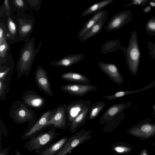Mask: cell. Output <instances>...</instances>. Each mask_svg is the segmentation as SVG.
Masks as SVG:
<instances>
[{
  "label": "cell",
  "mask_w": 155,
  "mask_h": 155,
  "mask_svg": "<svg viewBox=\"0 0 155 155\" xmlns=\"http://www.w3.org/2000/svg\"><path fill=\"white\" fill-rule=\"evenodd\" d=\"M25 42L20 50L19 58L16 66L18 79L23 75H25L26 77L29 75L35 58L41 49L42 44V42L40 41L38 47L35 48L33 37Z\"/></svg>",
  "instance_id": "6da1fadb"
},
{
  "label": "cell",
  "mask_w": 155,
  "mask_h": 155,
  "mask_svg": "<svg viewBox=\"0 0 155 155\" xmlns=\"http://www.w3.org/2000/svg\"><path fill=\"white\" fill-rule=\"evenodd\" d=\"M9 114L10 118L16 124H23L28 122V128L31 126L37 119L35 111L22 101L19 100L12 104Z\"/></svg>",
  "instance_id": "7a4b0ae2"
},
{
  "label": "cell",
  "mask_w": 155,
  "mask_h": 155,
  "mask_svg": "<svg viewBox=\"0 0 155 155\" xmlns=\"http://www.w3.org/2000/svg\"><path fill=\"white\" fill-rule=\"evenodd\" d=\"M56 129L51 126L49 130L40 132L30 138L24 147L30 152L34 151L38 153L51 144L59 134L55 131Z\"/></svg>",
  "instance_id": "3957f363"
},
{
  "label": "cell",
  "mask_w": 155,
  "mask_h": 155,
  "mask_svg": "<svg viewBox=\"0 0 155 155\" xmlns=\"http://www.w3.org/2000/svg\"><path fill=\"white\" fill-rule=\"evenodd\" d=\"M124 51L129 70L133 75L137 74L138 71L140 56L136 31L132 32L127 47L124 48Z\"/></svg>",
  "instance_id": "277c9868"
},
{
  "label": "cell",
  "mask_w": 155,
  "mask_h": 155,
  "mask_svg": "<svg viewBox=\"0 0 155 155\" xmlns=\"http://www.w3.org/2000/svg\"><path fill=\"white\" fill-rule=\"evenodd\" d=\"M17 27V33L15 43L18 41H25L29 39L34 28V17L24 14H18L12 17Z\"/></svg>",
  "instance_id": "5b68a950"
},
{
  "label": "cell",
  "mask_w": 155,
  "mask_h": 155,
  "mask_svg": "<svg viewBox=\"0 0 155 155\" xmlns=\"http://www.w3.org/2000/svg\"><path fill=\"white\" fill-rule=\"evenodd\" d=\"M91 130H82L68 138L60 151L55 155H66L73 149L92 138Z\"/></svg>",
  "instance_id": "8992f818"
},
{
  "label": "cell",
  "mask_w": 155,
  "mask_h": 155,
  "mask_svg": "<svg viewBox=\"0 0 155 155\" xmlns=\"http://www.w3.org/2000/svg\"><path fill=\"white\" fill-rule=\"evenodd\" d=\"M55 108L48 110L43 113L36 122L30 127L25 129L21 136L23 140L29 139L34 135L48 127H45V125L54 113Z\"/></svg>",
  "instance_id": "52a82bcc"
},
{
  "label": "cell",
  "mask_w": 155,
  "mask_h": 155,
  "mask_svg": "<svg viewBox=\"0 0 155 155\" xmlns=\"http://www.w3.org/2000/svg\"><path fill=\"white\" fill-rule=\"evenodd\" d=\"M55 111L45 127L52 126L56 129L66 130L69 126L67 105H60L55 108Z\"/></svg>",
  "instance_id": "ba28073f"
},
{
  "label": "cell",
  "mask_w": 155,
  "mask_h": 155,
  "mask_svg": "<svg viewBox=\"0 0 155 155\" xmlns=\"http://www.w3.org/2000/svg\"><path fill=\"white\" fill-rule=\"evenodd\" d=\"M131 18L132 13L130 11L119 12L112 17L104 28L107 32L118 30L129 23Z\"/></svg>",
  "instance_id": "9c48e42d"
},
{
  "label": "cell",
  "mask_w": 155,
  "mask_h": 155,
  "mask_svg": "<svg viewBox=\"0 0 155 155\" xmlns=\"http://www.w3.org/2000/svg\"><path fill=\"white\" fill-rule=\"evenodd\" d=\"M35 79L37 86L41 91L49 96H53L47 72L41 65H38L36 69Z\"/></svg>",
  "instance_id": "30bf717a"
},
{
  "label": "cell",
  "mask_w": 155,
  "mask_h": 155,
  "mask_svg": "<svg viewBox=\"0 0 155 155\" xmlns=\"http://www.w3.org/2000/svg\"><path fill=\"white\" fill-rule=\"evenodd\" d=\"M22 102L29 107L40 110L45 105V99L33 90L26 91L22 95Z\"/></svg>",
  "instance_id": "8fae6325"
},
{
  "label": "cell",
  "mask_w": 155,
  "mask_h": 155,
  "mask_svg": "<svg viewBox=\"0 0 155 155\" xmlns=\"http://www.w3.org/2000/svg\"><path fill=\"white\" fill-rule=\"evenodd\" d=\"M97 87L91 84H70L63 85L61 90L70 95L82 97L96 90Z\"/></svg>",
  "instance_id": "7c38bea8"
},
{
  "label": "cell",
  "mask_w": 155,
  "mask_h": 155,
  "mask_svg": "<svg viewBox=\"0 0 155 155\" xmlns=\"http://www.w3.org/2000/svg\"><path fill=\"white\" fill-rule=\"evenodd\" d=\"M91 101L90 100L80 99L73 101L67 105L69 126L77 116L87 108L90 107Z\"/></svg>",
  "instance_id": "4fadbf2b"
},
{
  "label": "cell",
  "mask_w": 155,
  "mask_h": 155,
  "mask_svg": "<svg viewBox=\"0 0 155 155\" xmlns=\"http://www.w3.org/2000/svg\"><path fill=\"white\" fill-rule=\"evenodd\" d=\"M98 66L102 71L113 82L119 85H122L124 80L120 73L117 65L114 63L98 62Z\"/></svg>",
  "instance_id": "5bb4252c"
},
{
  "label": "cell",
  "mask_w": 155,
  "mask_h": 155,
  "mask_svg": "<svg viewBox=\"0 0 155 155\" xmlns=\"http://www.w3.org/2000/svg\"><path fill=\"white\" fill-rule=\"evenodd\" d=\"M127 133L142 139H146L155 135V124H144L133 127L127 131Z\"/></svg>",
  "instance_id": "9a60e30c"
},
{
  "label": "cell",
  "mask_w": 155,
  "mask_h": 155,
  "mask_svg": "<svg viewBox=\"0 0 155 155\" xmlns=\"http://www.w3.org/2000/svg\"><path fill=\"white\" fill-rule=\"evenodd\" d=\"M131 105V103L127 101L125 103L115 104L109 107L104 112L100 119L101 125L105 124L108 120L113 118L128 108Z\"/></svg>",
  "instance_id": "2e32d148"
},
{
  "label": "cell",
  "mask_w": 155,
  "mask_h": 155,
  "mask_svg": "<svg viewBox=\"0 0 155 155\" xmlns=\"http://www.w3.org/2000/svg\"><path fill=\"white\" fill-rule=\"evenodd\" d=\"M107 13H108L107 10L102 9L94 14L84 23L79 31L78 35V39L80 40L94 25Z\"/></svg>",
  "instance_id": "e0dca14e"
},
{
  "label": "cell",
  "mask_w": 155,
  "mask_h": 155,
  "mask_svg": "<svg viewBox=\"0 0 155 155\" xmlns=\"http://www.w3.org/2000/svg\"><path fill=\"white\" fill-rule=\"evenodd\" d=\"M85 58L82 54H74L66 56L58 60H54L50 63L52 66L69 67L78 63Z\"/></svg>",
  "instance_id": "ac0fdd59"
},
{
  "label": "cell",
  "mask_w": 155,
  "mask_h": 155,
  "mask_svg": "<svg viewBox=\"0 0 155 155\" xmlns=\"http://www.w3.org/2000/svg\"><path fill=\"white\" fill-rule=\"evenodd\" d=\"M14 66V61L10 52L7 57L6 61L0 64V80H10Z\"/></svg>",
  "instance_id": "d6986e66"
},
{
  "label": "cell",
  "mask_w": 155,
  "mask_h": 155,
  "mask_svg": "<svg viewBox=\"0 0 155 155\" xmlns=\"http://www.w3.org/2000/svg\"><path fill=\"white\" fill-rule=\"evenodd\" d=\"M61 77L62 80L76 84H90V83L89 79L86 76L75 72H65Z\"/></svg>",
  "instance_id": "ffe728a7"
},
{
  "label": "cell",
  "mask_w": 155,
  "mask_h": 155,
  "mask_svg": "<svg viewBox=\"0 0 155 155\" xmlns=\"http://www.w3.org/2000/svg\"><path fill=\"white\" fill-rule=\"evenodd\" d=\"M68 139L64 137L54 143L51 144L48 147L38 153V155H55L61 150Z\"/></svg>",
  "instance_id": "44dd1931"
},
{
  "label": "cell",
  "mask_w": 155,
  "mask_h": 155,
  "mask_svg": "<svg viewBox=\"0 0 155 155\" xmlns=\"http://www.w3.org/2000/svg\"><path fill=\"white\" fill-rule=\"evenodd\" d=\"M5 19V22H3L6 24L8 31L7 36V41L10 44L15 43L17 33V25L14 19L10 16H6Z\"/></svg>",
  "instance_id": "7402d4cb"
},
{
  "label": "cell",
  "mask_w": 155,
  "mask_h": 155,
  "mask_svg": "<svg viewBox=\"0 0 155 155\" xmlns=\"http://www.w3.org/2000/svg\"><path fill=\"white\" fill-rule=\"evenodd\" d=\"M108 13L94 25L80 40L81 42H84L88 39L99 34L107 20Z\"/></svg>",
  "instance_id": "603a6c76"
},
{
  "label": "cell",
  "mask_w": 155,
  "mask_h": 155,
  "mask_svg": "<svg viewBox=\"0 0 155 155\" xmlns=\"http://www.w3.org/2000/svg\"><path fill=\"white\" fill-rule=\"evenodd\" d=\"M90 107L86 109L73 120L69 126L70 132L75 133L78 128L85 124L87 119Z\"/></svg>",
  "instance_id": "cb8c5ba5"
},
{
  "label": "cell",
  "mask_w": 155,
  "mask_h": 155,
  "mask_svg": "<svg viewBox=\"0 0 155 155\" xmlns=\"http://www.w3.org/2000/svg\"><path fill=\"white\" fill-rule=\"evenodd\" d=\"M114 0H104L96 3L84 10L81 14L83 17L94 14L112 3Z\"/></svg>",
  "instance_id": "d4e9b609"
},
{
  "label": "cell",
  "mask_w": 155,
  "mask_h": 155,
  "mask_svg": "<svg viewBox=\"0 0 155 155\" xmlns=\"http://www.w3.org/2000/svg\"><path fill=\"white\" fill-rule=\"evenodd\" d=\"M125 117V113L122 112L108 120L105 123L103 131L108 132L112 131L120 124Z\"/></svg>",
  "instance_id": "484cf974"
},
{
  "label": "cell",
  "mask_w": 155,
  "mask_h": 155,
  "mask_svg": "<svg viewBox=\"0 0 155 155\" xmlns=\"http://www.w3.org/2000/svg\"><path fill=\"white\" fill-rule=\"evenodd\" d=\"M9 2L11 14L15 11L17 12V15L23 14L28 9L26 0H10Z\"/></svg>",
  "instance_id": "4316f807"
},
{
  "label": "cell",
  "mask_w": 155,
  "mask_h": 155,
  "mask_svg": "<svg viewBox=\"0 0 155 155\" xmlns=\"http://www.w3.org/2000/svg\"><path fill=\"white\" fill-rule=\"evenodd\" d=\"M106 105L104 101L96 102L90 106L87 120H92L96 118Z\"/></svg>",
  "instance_id": "83f0119b"
},
{
  "label": "cell",
  "mask_w": 155,
  "mask_h": 155,
  "mask_svg": "<svg viewBox=\"0 0 155 155\" xmlns=\"http://www.w3.org/2000/svg\"><path fill=\"white\" fill-rule=\"evenodd\" d=\"M120 47L119 39L109 40L102 45L101 52L103 54L116 52Z\"/></svg>",
  "instance_id": "f1b7e54d"
},
{
  "label": "cell",
  "mask_w": 155,
  "mask_h": 155,
  "mask_svg": "<svg viewBox=\"0 0 155 155\" xmlns=\"http://www.w3.org/2000/svg\"><path fill=\"white\" fill-rule=\"evenodd\" d=\"M114 152L117 155H125L130 152L133 148L130 144L123 142L117 143L111 147Z\"/></svg>",
  "instance_id": "f546056e"
},
{
  "label": "cell",
  "mask_w": 155,
  "mask_h": 155,
  "mask_svg": "<svg viewBox=\"0 0 155 155\" xmlns=\"http://www.w3.org/2000/svg\"><path fill=\"white\" fill-rule=\"evenodd\" d=\"M10 45L6 39L0 41V64L6 61L7 57L10 52Z\"/></svg>",
  "instance_id": "4dcf8cb0"
},
{
  "label": "cell",
  "mask_w": 155,
  "mask_h": 155,
  "mask_svg": "<svg viewBox=\"0 0 155 155\" xmlns=\"http://www.w3.org/2000/svg\"><path fill=\"white\" fill-rule=\"evenodd\" d=\"M10 80H0V100L4 101L6 99V94L9 91V83Z\"/></svg>",
  "instance_id": "1f68e13d"
},
{
  "label": "cell",
  "mask_w": 155,
  "mask_h": 155,
  "mask_svg": "<svg viewBox=\"0 0 155 155\" xmlns=\"http://www.w3.org/2000/svg\"><path fill=\"white\" fill-rule=\"evenodd\" d=\"M145 30L150 35H155V17L151 18L147 23Z\"/></svg>",
  "instance_id": "d6a6232c"
},
{
  "label": "cell",
  "mask_w": 155,
  "mask_h": 155,
  "mask_svg": "<svg viewBox=\"0 0 155 155\" xmlns=\"http://www.w3.org/2000/svg\"><path fill=\"white\" fill-rule=\"evenodd\" d=\"M26 1L28 6L31 8L36 11L40 8L41 3V1L39 0H26Z\"/></svg>",
  "instance_id": "836d02e7"
},
{
  "label": "cell",
  "mask_w": 155,
  "mask_h": 155,
  "mask_svg": "<svg viewBox=\"0 0 155 155\" xmlns=\"http://www.w3.org/2000/svg\"><path fill=\"white\" fill-rule=\"evenodd\" d=\"M3 8L5 15L9 16L11 15V7L9 0H5L4 2Z\"/></svg>",
  "instance_id": "e575fe53"
},
{
  "label": "cell",
  "mask_w": 155,
  "mask_h": 155,
  "mask_svg": "<svg viewBox=\"0 0 155 155\" xmlns=\"http://www.w3.org/2000/svg\"><path fill=\"white\" fill-rule=\"evenodd\" d=\"M149 2V0H134L129 4L125 5L124 7L131 6L132 5H144L147 3Z\"/></svg>",
  "instance_id": "d590c367"
},
{
  "label": "cell",
  "mask_w": 155,
  "mask_h": 155,
  "mask_svg": "<svg viewBox=\"0 0 155 155\" xmlns=\"http://www.w3.org/2000/svg\"><path fill=\"white\" fill-rule=\"evenodd\" d=\"M148 47L151 58L155 60V43L149 42Z\"/></svg>",
  "instance_id": "8d00e7d4"
},
{
  "label": "cell",
  "mask_w": 155,
  "mask_h": 155,
  "mask_svg": "<svg viewBox=\"0 0 155 155\" xmlns=\"http://www.w3.org/2000/svg\"><path fill=\"white\" fill-rule=\"evenodd\" d=\"M9 150V147L0 148V155H8Z\"/></svg>",
  "instance_id": "74e56055"
},
{
  "label": "cell",
  "mask_w": 155,
  "mask_h": 155,
  "mask_svg": "<svg viewBox=\"0 0 155 155\" xmlns=\"http://www.w3.org/2000/svg\"><path fill=\"white\" fill-rule=\"evenodd\" d=\"M138 155H149V154L147 149L144 148L140 151Z\"/></svg>",
  "instance_id": "f35d334b"
},
{
  "label": "cell",
  "mask_w": 155,
  "mask_h": 155,
  "mask_svg": "<svg viewBox=\"0 0 155 155\" xmlns=\"http://www.w3.org/2000/svg\"><path fill=\"white\" fill-rule=\"evenodd\" d=\"M151 7L150 6H147L143 10V12L145 13L149 12L151 10Z\"/></svg>",
  "instance_id": "ab89813d"
},
{
  "label": "cell",
  "mask_w": 155,
  "mask_h": 155,
  "mask_svg": "<svg viewBox=\"0 0 155 155\" xmlns=\"http://www.w3.org/2000/svg\"><path fill=\"white\" fill-rule=\"evenodd\" d=\"M15 155H22L19 151L18 150H16L15 151Z\"/></svg>",
  "instance_id": "60d3db41"
},
{
  "label": "cell",
  "mask_w": 155,
  "mask_h": 155,
  "mask_svg": "<svg viewBox=\"0 0 155 155\" xmlns=\"http://www.w3.org/2000/svg\"><path fill=\"white\" fill-rule=\"evenodd\" d=\"M150 4L151 6L153 7H155V3L153 2H150Z\"/></svg>",
  "instance_id": "b9f144b4"
},
{
  "label": "cell",
  "mask_w": 155,
  "mask_h": 155,
  "mask_svg": "<svg viewBox=\"0 0 155 155\" xmlns=\"http://www.w3.org/2000/svg\"><path fill=\"white\" fill-rule=\"evenodd\" d=\"M153 108H154V112H155V105L153 107Z\"/></svg>",
  "instance_id": "7bdbcfd3"
},
{
  "label": "cell",
  "mask_w": 155,
  "mask_h": 155,
  "mask_svg": "<svg viewBox=\"0 0 155 155\" xmlns=\"http://www.w3.org/2000/svg\"><path fill=\"white\" fill-rule=\"evenodd\" d=\"M153 1L155 3V0H153Z\"/></svg>",
  "instance_id": "ee69618b"
}]
</instances>
